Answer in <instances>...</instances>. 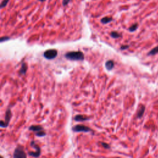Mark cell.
<instances>
[{
    "mask_svg": "<svg viewBox=\"0 0 158 158\" xmlns=\"http://www.w3.org/2000/svg\"><path fill=\"white\" fill-rule=\"evenodd\" d=\"M65 57L71 61H82L84 59V54L81 51H72L67 52Z\"/></svg>",
    "mask_w": 158,
    "mask_h": 158,
    "instance_id": "6da1fadb",
    "label": "cell"
},
{
    "mask_svg": "<svg viewBox=\"0 0 158 158\" xmlns=\"http://www.w3.org/2000/svg\"><path fill=\"white\" fill-rule=\"evenodd\" d=\"M44 57L47 59H53L57 57V51L55 49H49L44 52Z\"/></svg>",
    "mask_w": 158,
    "mask_h": 158,
    "instance_id": "7a4b0ae2",
    "label": "cell"
},
{
    "mask_svg": "<svg viewBox=\"0 0 158 158\" xmlns=\"http://www.w3.org/2000/svg\"><path fill=\"white\" fill-rule=\"evenodd\" d=\"M13 157L14 158H25L27 157V154L22 147L18 146L14 150Z\"/></svg>",
    "mask_w": 158,
    "mask_h": 158,
    "instance_id": "3957f363",
    "label": "cell"
},
{
    "mask_svg": "<svg viewBox=\"0 0 158 158\" xmlns=\"http://www.w3.org/2000/svg\"><path fill=\"white\" fill-rule=\"evenodd\" d=\"M11 116H12V113H11V109H8L6 112V116H5V119L4 121H1V127L3 128H6L9 125V121L11 120Z\"/></svg>",
    "mask_w": 158,
    "mask_h": 158,
    "instance_id": "277c9868",
    "label": "cell"
},
{
    "mask_svg": "<svg viewBox=\"0 0 158 158\" xmlns=\"http://www.w3.org/2000/svg\"><path fill=\"white\" fill-rule=\"evenodd\" d=\"M72 130L75 132H89L91 131V128L83 125H77L72 127Z\"/></svg>",
    "mask_w": 158,
    "mask_h": 158,
    "instance_id": "5b68a950",
    "label": "cell"
},
{
    "mask_svg": "<svg viewBox=\"0 0 158 158\" xmlns=\"http://www.w3.org/2000/svg\"><path fill=\"white\" fill-rule=\"evenodd\" d=\"M144 111H145V106L144 105H141L138 109L137 114H136V117L138 118L142 117Z\"/></svg>",
    "mask_w": 158,
    "mask_h": 158,
    "instance_id": "8992f818",
    "label": "cell"
},
{
    "mask_svg": "<svg viewBox=\"0 0 158 158\" xmlns=\"http://www.w3.org/2000/svg\"><path fill=\"white\" fill-rule=\"evenodd\" d=\"M29 130L37 133L38 132V131L43 130V128L41 126H32L29 127Z\"/></svg>",
    "mask_w": 158,
    "mask_h": 158,
    "instance_id": "52a82bcc",
    "label": "cell"
},
{
    "mask_svg": "<svg viewBox=\"0 0 158 158\" xmlns=\"http://www.w3.org/2000/svg\"><path fill=\"white\" fill-rule=\"evenodd\" d=\"M28 67L26 63H23L22 64V66L21 67V69L19 70V74H21V75H25L27 72Z\"/></svg>",
    "mask_w": 158,
    "mask_h": 158,
    "instance_id": "ba28073f",
    "label": "cell"
},
{
    "mask_svg": "<svg viewBox=\"0 0 158 158\" xmlns=\"http://www.w3.org/2000/svg\"><path fill=\"white\" fill-rule=\"evenodd\" d=\"M74 119H75V121L77 122H83L87 121L89 118L84 116H82V115H77V116L74 117Z\"/></svg>",
    "mask_w": 158,
    "mask_h": 158,
    "instance_id": "9c48e42d",
    "label": "cell"
},
{
    "mask_svg": "<svg viewBox=\"0 0 158 158\" xmlns=\"http://www.w3.org/2000/svg\"><path fill=\"white\" fill-rule=\"evenodd\" d=\"M114 66V62L112 60L108 61L105 64V67L109 70H111Z\"/></svg>",
    "mask_w": 158,
    "mask_h": 158,
    "instance_id": "30bf717a",
    "label": "cell"
},
{
    "mask_svg": "<svg viewBox=\"0 0 158 158\" xmlns=\"http://www.w3.org/2000/svg\"><path fill=\"white\" fill-rule=\"evenodd\" d=\"M158 53V45L157 47H154L148 53V56H154Z\"/></svg>",
    "mask_w": 158,
    "mask_h": 158,
    "instance_id": "8fae6325",
    "label": "cell"
},
{
    "mask_svg": "<svg viewBox=\"0 0 158 158\" xmlns=\"http://www.w3.org/2000/svg\"><path fill=\"white\" fill-rule=\"evenodd\" d=\"M41 154V149L40 150H37L35 151V152H29V154L30 156H32V157H37L40 156Z\"/></svg>",
    "mask_w": 158,
    "mask_h": 158,
    "instance_id": "7c38bea8",
    "label": "cell"
},
{
    "mask_svg": "<svg viewBox=\"0 0 158 158\" xmlns=\"http://www.w3.org/2000/svg\"><path fill=\"white\" fill-rule=\"evenodd\" d=\"M112 21H113V19H112L111 17H106L103 18V19L101 20V22L104 24H108V23L111 22Z\"/></svg>",
    "mask_w": 158,
    "mask_h": 158,
    "instance_id": "4fadbf2b",
    "label": "cell"
},
{
    "mask_svg": "<svg viewBox=\"0 0 158 158\" xmlns=\"http://www.w3.org/2000/svg\"><path fill=\"white\" fill-rule=\"evenodd\" d=\"M111 36L112 38H113L114 39H117L121 37V35L117 32H112L111 33Z\"/></svg>",
    "mask_w": 158,
    "mask_h": 158,
    "instance_id": "5bb4252c",
    "label": "cell"
},
{
    "mask_svg": "<svg viewBox=\"0 0 158 158\" xmlns=\"http://www.w3.org/2000/svg\"><path fill=\"white\" fill-rule=\"evenodd\" d=\"M138 24H135L132 25H131V27L129 28V29L128 30H129L130 32H135V31L136 30L138 29Z\"/></svg>",
    "mask_w": 158,
    "mask_h": 158,
    "instance_id": "9a60e30c",
    "label": "cell"
},
{
    "mask_svg": "<svg viewBox=\"0 0 158 158\" xmlns=\"http://www.w3.org/2000/svg\"><path fill=\"white\" fill-rule=\"evenodd\" d=\"M9 0H3L1 4V8L6 7V6H7V4H8V3H9Z\"/></svg>",
    "mask_w": 158,
    "mask_h": 158,
    "instance_id": "2e32d148",
    "label": "cell"
},
{
    "mask_svg": "<svg viewBox=\"0 0 158 158\" xmlns=\"http://www.w3.org/2000/svg\"><path fill=\"white\" fill-rule=\"evenodd\" d=\"M35 135L38 136H40V137H42V136H44L46 135V133L44 131H43V130L38 131V132H37L35 133Z\"/></svg>",
    "mask_w": 158,
    "mask_h": 158,
    "instance_id": "e0dca14e",
    "label": "cell"
},
{
    "mask_svg": "<svg viewBox=\"0 0 158 158\" xmlns=\"http://www.w3.org/2000/svg\"><path fill=\"white\" fill-rule=\"evenodd\" d=\"M9 39H10V38L8 37H3L0 38V41H1V42H5V41L9 40Z\"/></svg>",
    "mask_w": 158,
    "mask_h": 158,
    "instance_id": "ac0fdd59",
    "label": "cell"
},
{
    "mask_svg": "<svg viewBox=\"0 0 158 158\" xmlns=\"http://www.w3.org/2000/svg\"><path fill=\"white\" fill-rule=\"evenodd\" d=\"M101 144L102 146H103L104 148H106V149H109L110 148V146L106 143H101Z\"/></svg>",
    "mask_w": 158,
    "mask_h": 158,
    "instance_id": "d6986e66",
    "label": "cell"
},
{
    "mask_svg": "<svg viewBox=\"0 0 158 158\" xmlns=\"http://www.w3.org/2000/svg\"><path fill=\"white\" fill-rule=\"evenodd\" d=\"M70 1L71 0H63L62 1V4H63V6H67L70 3Z\"/></svg>",
    "mask_w": 158,
    "mask_h": 158,
    "instance_id": "ffe728a7",
    "label": "cell"
},
{
    "mask_svg": "<svg viewBox=\"0 0 158 158\" xmlns=\"http://www.w3.org/2000/svg\"><path fill=\"white\" fill-rule=\"evenodd\" d=\"M129 48V46L128 45H123V46H122V47H121V49H122V50H124V49H127Z\"/></svg>",
    "mask_w": 158,
    "mask_h": 158,
    "instance_id": "44dd1931",
    "label": "cell"
},
{
    "mask_svg": "<svg viewBox=\"0 0 158 158\" xmlns=\"http://www.w3.org/2000/svg\"><path fill=\"white\" fill-rule=\"evenodd\" d=\"M38 1H41V2H43V1H46V0H38Z\"/></svg>",
    "mask_w": 158,
    "mask_h": 158,
    "instance_id": "7402d4cb",
    "label": "cell"
}]
</instances>
